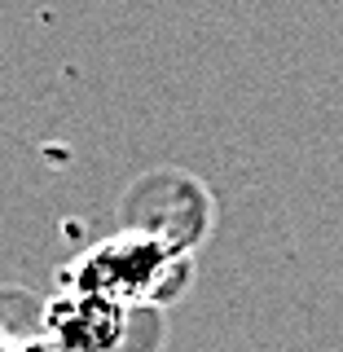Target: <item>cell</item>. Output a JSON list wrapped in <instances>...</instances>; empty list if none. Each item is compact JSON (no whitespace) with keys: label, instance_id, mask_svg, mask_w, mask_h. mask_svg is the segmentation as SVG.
Returning <instances> with one entry per match:
<instances>
[{"label":"cell","instance_id":"cell-4","mask_svg":"<svg viewBox=\"0 0 343 352\" xmlns=\"http://www.w3.org/2000/svg\"><path fill=\"white\" fill-rule=\"evenodd\" d=\"M9 348H14V344H9V339H5V330H0V352H9Z\"/></svg>","mask_w":343,"mask_h":352},{"label":"cell","instance_id":"cell-1","mask_svg":"<svg viewBox=\"0 0 343 352\" xmlns=\"http://www.w3.org/2000/svg\"><path fill=\"white\" fill-rule=\"evenodd\" d=\"M185 260L181 247L163 242L159 234H119L97 242L88 256L71 269V291L84 295H106L115 304H154L181 291L185 282Z\"/></svg>","mask_w":343,"mask_h":352},{"label":"cell","instance_id":"cell-2","mask_svg":"<svg viewBox=\"0 0 343 352\" xmlns=\"http://www.w3.org/2000/svg\"><path fill=\"white\" fill-rule=\"evenodd\" d=\"M44 335L58 352H115L128 335V308L106 295L66 291L44 313Z\"/></svg>","mask_w":343,"mask_h":352},{"label":"cell","instance_id":"cell-3","mask_svg":"<svg viewBox=\"0 0 343 352\" xmlns=\"http://www.w3.org/2000/svg\"><path fill=\"white\" fill-rule=\"evenodd\" d=\"M9 352H58V344L44 335V339H22V344H14Z\"/></svg>","mask_w":343,"mask_h":352}]
</instances>
